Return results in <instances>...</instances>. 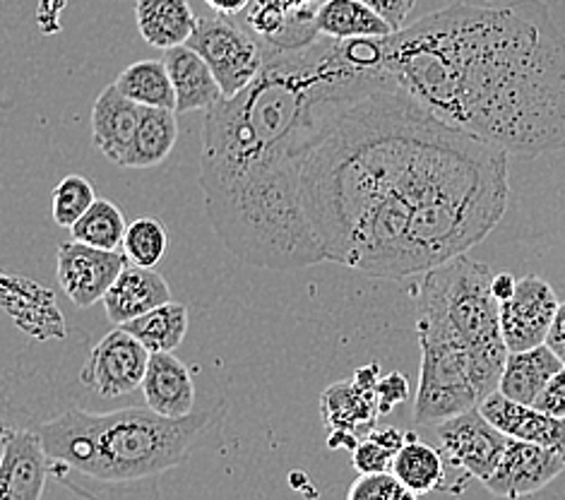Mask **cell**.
Listing matches in <instances>:
<instances>
[{
  "instance_id": "8",
  "label": "cell",
  "mask_w": 565,
  "mask_h": 500,
  "mask_svg": "<svg viewBox=\"0 0 565 500\" xmlns=\"http://www.w3.org/2000/svg\"><path fill=\"white\" fill-rule=\"evenodd\" d=\"M150 357L152 354L136 334L116 326L92 349L79 381L104 400L126 397L130 392L142 390Z\"/></svg>"
},
{
  "instance_id": "21",
  "label": "cell",
  "mask_w": 565,
  "mask_h": 500,
  "mask_svg": "<svg viewBox=\"0 0 565 500\" xmlns=\"http://www.w3.org/2000/svg\"><path fill=\"white\" fill-rule=\"evenodd\" d=\"M565 363L554 354L548 344L534 347L527 351H510L505 369L501 375L498 392L508 400L520 404H532L542 395L546 383L554 377Z\"/></svg>"
},
{
  "instance_id": "1",
  "label": "cell",
  "mask_w": 565,
  "mask_h": 500,
  "mask_svg": "<svg viewBox=\"0 0 565 500\" xmlns=\"http://www.w3.org/2000/svg\"><path fill=\"white\" fill-rule=\"evenodd\" d=\"M508 152L443 124L393 77L332 102L301 200L326 263L405 279L467 255L508 210Z\"/></svg>"
},
{
  "instance_id": "35",
  "label": "cell",
  "mask_w": 565,
  "mask_h": 500,
  "mask_svg": "<svg viewBox=\"0 0 565 500\" xmlns=\"http://www.w3.org/2000/svg\"><path fill=\"white\" fill-rule=\"evenodd\" d=\"M273 3L281 6L285 10H289L294 18H299L303 22H313L316 24V15L320 6L326 3V0H273Z\"/></svg>"
},
{
  "instance_id": "24",
  "label": "cell",
  "mask_w": 565,
  "mask_h": 500,
  "mask_svg": "<svg viewBox=\"0 0 565 500\" xmlns=\"http://www.w3.org/2000/svg\"><path fill=\"white\" fill-rule=\"evenodd\" d=\"M179 140V124H177V111L171 109H147L140 130L136 135V142H132L130 152L126 157L128 169H152L164 161L173 145Z\"/></svg>"
},
{
  "instance_id": "3",
  "label": "cell",
  "mask_w": 565,
  "mask_h": 500,
  "mask_svg": "<svg viewBox=\"0 0 565 500\" xmlns=\"http://www.w3.org/2000/svg\"><path fill=\"white\" fill-rule=\"evenodd\" d=\"M383 71L508 155L565 150V36L544 0H455L385 36Z\"/></svg>"
},
{
  "instance_id": "18",
  "label": "cell",
  "mask_w": 565,
  "mask_h": 500,
  "mask_svg": "<svg viewBox=\"0 0 565 500\" xmlns=\"http://www.w3.org/2000/svg\"><path fill=\"white\" fill-rule=\"evenodd\" d=\"M142 395L147 407L167 418H183L195 412L193 375L173 351L150 357Z\"/></svg>"
},
{
  "instance_id": "14",
  "label": "cell",
  "mask_w": 565,
  "mask_h": 500,
  "mask_svg": "<svg viewBox=\"0 0 565 500\" xmlns=\"http://www.w3.org/2000/svg\"><path fill=\"white\" fill-rule=\"evenodd\" d=\"M51 462L34 428L6 430L3 467H0V500H42Z\"/></svg>"
},
{
  "instance_id": "26",
  "label": "cell",
  "mask_w": 565,
  "mask_h": 500,
  "mask_svg": "<svg viewBox=\"0 0 565 500\" xmlns=\"http://www.w3.org/2000/svg\"><path fill=\"white\" fill-rule=\"evenodd\" d=\"M446 457L440 450L430 448L428 443L407 434V443L402 445L393 462V475L409 486L414 493H430L446 481Z\"/></svg>"
},
{
  "instance_id": "37",
  "label": "cell",
  "mask_w": 565,
  "mask_h": 500,
  "mask_svg": "<svg viewBox=\"0 0 565 500\" xmlns=\"http://www.w3.org/2000/svg\"><path fill=\"white\" fill-rule=\"evenodd\" d=\"M515 287H518V277H513V275H510V273L493 275V284H491V289H493V296H495V299H498V304L508 301L510 296L515 294Z\"/></svg>"
},
{
  "instance_id": "30",
  "label": "cell",
  "mask_w": 565,
  "mask_h": 500,
  "mask_svg": "<svg viewBox=\"0 0 565 500\" xmlns=\"http://www.w3.org/2000/svg\"><path fill=\"white\" fill-rule=\"evenodd\" d=\"M97 202V191L94 185L85 179V175L71 173L53 188V222L63 228H73L79 220L85 217V212Z\"/></svg>"
},
{
  "instance_id": "23",
  "label": "cell",
  "mask_w": 565,
  "mask_h": 500,
  "mask_svg": "<svg viewBox=\"0 0 565 500\" xmlns=\"http://www.w3.org/2000/svg\"><path fill=\"white\" fill-rule=\"evenodd\" d=\"M114 85L124 92L128 99L147 106V109L177 111V92H173V83L169 77L164 58H147L128 65L126 71L116 77Z\"/></svg>"
},
{
  "instance_id": "20",
  "label": "cell",
  "mask_w": 565,
  "mask_h": 500,
  "mask_svg": "<svg viewBox=\"0 0 565 500\" xmlns=\"http://www.w3.org/2000/svg\"><path fill=\"white\" fill-rule=\"evenodd\" d=\"M136 20L145 42L164 51L191 42L200 22L188 0H138Z\"/></svg>"
},
{
  "instance_id": "27",
  "label": "cell",
  "mask_w": 565,
  "mask_h": 500,
  "mask_svg": "<svg viewBox=\"0 0 565 500\" xmlns=\"http://www.w3.org/2000/svg\"><path fill=\"white\" fill-rule=\"evenodd\" d=\"M126 232L128 224L124 220V212L111 200L104 198H97V202L85 212V217L71 228L75 241L102 251H118L124 246Z\"/></svg>"
},
{
  "instance_id": "33",
  "label": "cell",
  "mask_w": 565,
  "mask_h": 500,
  "mask_svg": "<svg viewBox=\"0 0 565 500\" xmlns=\"http://www.w3.org/2000/svg\"><path fill=\"white\" fill-rule=\"evenodd\" d=\"M361 3H366L371 10L379 12L395 32L405 30L412 10L416 8V0H361Z\"/></svg>"
},
{
  "instance_id": "11",
  "label": "cell",
  "mask_w": 565,
  "mask_h": 500,
  "mask_svg": "<svg viewBox=\"0 0 565 500\" xmlns=\"http://www.w3.org/2000/svg\"><path fill=\"white\" fill-rule=\"evenodd\" d=\"M558 308L556 291L546 279L536 275L518 279L515 294L501 304V332L508 351H527L546 344Z\"/></svg>"
},
{
  "instance_id": "28",
  "label": "cell",
  "mask_w": 565,
  "mask_h": 500,
  "mask_svg": "<svg viewBox=\"0 0 565 500\" xmlns=\"http://www.w3.org/2000/svg\"><path fill=\"white\" fill-rule=\"evenodd\" d=\"M407 443V434L399 428H385V430H371L363 436L354 448V469L359 475H381V471H393V462L402 445Z\"/></svg>"
},
{
  "instance_id": "2",
  "label": "cell",
  "mask_w": 565,
  "mask_h": 500,
  "mask_svg": "<svg viewBox=\"0 0 565 500\" xmlns=\"http://www.w3.org/2000/svg\"><path fill=\"white\" fill-rule=\"evenodd\" d=\"M387 79L383 39L320 36L267 51L250 87L205 111L198 181L212 232L234 258L281 273L326 263L301 200L308 150L332 102Z\"/></svg>"
},
{
  "instance_id": "13",
  "label": "cell",
  "mask_w": 565,
  "mask_h": 500,
  "mask_svg": "<svg viewBox=\"0 0 565 500\" xmlns=\"http://www.w3.org/2000/svg\"><path fill=\"white\" fill-rule=\"evenodd\" d=\"M565 471V455L544 445L508 440V448L493 475L483 481L487 491L503 500H520L540 493Z\"/></svg>"
},
{
  "instance_id": "34",
  "label": "cell",
  "mask_w": 565,
  "mask_h": 500,
  "mask_svg": "<svg viewBox=\"0 0 565 500\" xmlns=\"http://www.w3.org/2000/svg\"><path fill=\"white\" fill-rule=\"evenodd\" d=\"M534 407L551 414V416L565 418V366L546 383V387L542 390V395L536 397Z\"/></svg>"
},
{
  "instance_id": "22",
  "label": "cell",
  "mask_w": 565,
  "mask_h": 500,
  "mask_svg": "<svg viewBox=\"0 0 565 500\" xmlns=\"http://www.w3.org/2000/svg\"><path fill=\"white\" fill-rule=\"evenodd\" d=\"M316 30L320 36L334 39V42L385 39L395 34L390 22L361 0H326L316 15Z\"/></svg>"
},
{
  "instance_id": "9",
  "label": "cell",
  "mask_w": 565,
  "mask_h": 500,
  "mask_svg": "<svg viewBox=\"0 0 565 500\" xmlns=\"http://www.w3.org/2000/svg\"><path fill=\"white\" fill-rule=\"evenodd\" d=\"M438 440L446 462L483 483L501 462L510 438L503 430H498L477 407L440 424Z\"/></svg>"
},
{
  "instance_id": "25",
  "label": "cell",
  "mask_w": 565,
  "mask_h": 500,
  "mask_svg": "<svg viewBox=\"0 0 565 500\" xmlns=\"http://www.w3.org/2000/svg\"><path fill=\"white\" fill-rule=\"evenodd\" d=\"M118 328H126L130 334H136L150 354H159V351H177L181 347L188 328H191V316H188V308L183 304L169 301Z\"/></svg>"
},
{
  "instance_id": "16",
  "label": "cell",
  "mask_w": 565,
  "mask_h": 500,
  "mask_svg": "<svg viewBox=\"0 0 565 500\" xmlns=\"http://www.w3.org/2000/svg\"><path fill=\"white\" fill-rule=\"evenodd\" d=\"M479 409L508 438L544 445L548 450L565 455V418L551 416L532 404L508 400L498 390L479 404Z\"/></svg>"
},
{
  "instance_id": "10",
  "label": "cell",
  "mask_w": 565,
  "mask_h": 500,
  "mask_svg": "<svg viewBox=\"0 0 565 500\" xmlns=\"http://www.w3.org/2000/svg\"><path fill=\"white\" fill-rule=\"evenodd\" d=\"M128 258L118 251H102L79 241H65L56 253V275L63 294L77 306L89 308L104 301L106 291L124 273Z\"/></svg>"
},
{
  "instance_id": "31",
  "label": "cell",
  "mask_w": 565,
  "mask_h": 500,
  "mask_svg": "<svg viewBox=\"0 0 565 500\" xmlns=\"http://www.w3.org/2000/svg\"><path fill=\"white\" fill-rule=\"evenodd\" d=\"M347 500H419V493L402 483L393 471H381V475H359Z\"/></svg>"
},
{
  "instance_id": "32",
  "label": "cell",
  "mask_w": 565,
  "mask_h": 500,
  "mask_svg": "<svg viewBox=\"0 0 565 500\" xmlns=\"http://www.w3.org/2000/svg\"><path fill=\"white\" fill-rule=\"evenodd\" d=\"M409 397V381L402 373L393 371L381 377L379 383V402H381V412L387 414L393 412L397 404H402Z\"/></svg>"
},
{
  "instance_id": "6",
  "label": "cell",
  "mask_w": 565,
  "mask_h": 500,
  "mask_svg": "<svg viewBox=\"0 0 565 500\" xmlns=\"http://www.w3.org/2000/svg\"><path fill=\"white\" fill-rule=\"evenodd\" d=\"M188 46L205 58L224 92V99H232L250 87L267 61L265 44L258 36L217 12L200 18Z\"/></svg>"
},
{
  "instance_id": "4",
  "label": "cell",
  "mask_w": 565,
  "mask_h": 500,
  "mask_svg": "<svg viewBox=\"0 0 565 500\" xmlns=\"http://www.w3.org/2000/svg\"><path fill=\"white\" fill-rule=\"evenodd\" d=\"M214 424L212 409L167 418L150 407L68 409L39 424L51 477L85 500H161V477L181 467Z\"/></svg>"
},
{
  "instance_id": "5",
  "label": "cell",
  "mask_w": 565,
  "mask_h": 500,
  "mask_svg": "<svg viewBox=\"0 0 565 500\" xmlns=\"http://www.w3.org/2000/svg\"><path fill=\"white\" fill-rule=\"evenodd\" d=\"M493 273L469 255L424 273L419 287V347L460 351L472 363L481 402L501 385L508 347L501 332V304L493 296Z\"/></svg>"
},
{
  "instance_id": "12",
  "label": "cell",
  "mask_w": 565,
  "mask_h": 500,
  "mask_svg": "<svg viewBox=\"0 0 565 500\" xmlns=\"http://www.w3.org/2000/svg\"><path fill=\"white\" fill-rule=\"evenodd\" d=\"M379 363H369L354 371L347 381L332 383L320 395V414L330 430H344L356 438L369 436L383 416L379 402L381 383Z\"/></svg>"
},
{
  "instance_id": "15",
  "label": "cell",
  "mask_w": 565,
  "mask_h": 500,
  "mask_svg": "<svg viewBox=\"0 0 565 500\" xmlns=\"http://www.w3.org/2000/svg\"><path fill=\"white\" fill-rule=\"evenodd\" d=\"M145 106L128 99L116 85L106 87L92 109V142L97 150L124 167L136 135L140 130Z\"/></svg>"
},
{
  "instance_id": "29",
  "label": "cell",
  "mask_w": 565,
  "mask_h": 500,
  "mask_svg": "<svg viewBox=\"0 0 565 500\" xmlns=\"http://www.w3.org/2000/svg\"><path fill=\"white\" fill-rule=\"evenodd\" d=\"M169 248V234L164 224L154 217H140L128 224L124 238V255L130 265L157 267Z\"/></svg>"
},
{
  "instance_id": "19",
  "label": "cell",
  "mask_w": 565,
  "mask_h": 500,
  "mask_svg": "<svg viewBox=\"0 0 565 500\" xmlns=\"http://www.w3.org/2000/svg\"><path fill=\"white\" fill-rule=\"evenodd\" d=\"M164 63L177 92V114L210 111L224 99L217 77L195 49L188 44L169 49L164 51Z\"/></svg>"
},
{
  "instance_id": "38",
  "label": "cell",
  "mask_w": 565,
  "mask_h": 500,
  "mask_svg": "<svg viewBox=\"0 0 565 500\" xmlns=\"http://www.w3.org/2000/svg\"><path fill=\"white\" fill-rule=\"evenodd\" d=\"M205 6L217 12V15L234 18V15H241V12H246L250 0H205Z\"/></svg>"
},
{
  "instance_id": "17",
  "label": "cell",
  "mask_w": 565,
  "mask_h": 500,
  "mask_svg": "<svg viewBox=\"0 0 565 500\" xmlns=\"http://www.w3.org/2000/svg\"><path fill=\"white\" fill-rule=\"evenodd\" d=\"M171 301V289L167 279L154 267L126 265L124 273L111 284L104 296V310L114 326H126L150 310Z\"/></svg>"
},
{
  "instance_id": "7",
  "label": "cell",
  "mask_w": 565,
  "mask_h": 500,
  "mask_svg": "<svg viewBox=\"0 0 565 500\" xmlns=\"http://www.w3.org/2000/svg\"><path fill=\"white\" fill-rule=\"evenodd\" d=\"M481 404L472 381V363L460 351L422 347L419 390L414 400V424L440 426Z\"/></svg>"
},
{
  "instance_id": "36",
  "label": "cell",
  "mask_w": 565,
  "mask_h": 500,
  "mask_svg": "<svg viewBox=\"0 0 565 500\" xmlns=\"http://www.w3.org/2000/svg\"><path fill=\"white\" fill-rule=\"evenodd\" d=\"M546 344L554 349V354L565 363V304H561V308H558L554 326H551V330H548Z\"/></svg>"
}]
</instances>
